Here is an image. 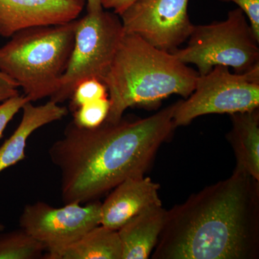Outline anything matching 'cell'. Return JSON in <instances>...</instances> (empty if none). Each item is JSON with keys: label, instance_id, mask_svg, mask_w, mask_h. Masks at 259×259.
<instances>
[{"label": "cell", "instance_id": "1", "mask_svg": "<svg viewBox=\"0 0 259 259\" xmlns=\"http://www.w3.org/2000/svg\"><path fill=\"white\" fill-rule=\"evenodd\" d=\"M177 105L144 119L105 120L93 128L70 122L49 151L60 170L64 203L97 201L127 179L144 176L158 148L176 129Z\"/></svg>", "mask_w": 259, "mask_h": 259}, {"label": "cell", "instance_id": "2", "mask_svg": "<svg viewBox=\"0 0 259 259\" xmlns=\"http://www.w3.org/2000/svg\"><path fill=\"white\" fill-rule=\"evenodd\" d=\"M153 259H256L259 181L231 177L166 210Z\"/></svg>", "mask_w": 259, "mask_h": 259}, {"label": "cell", "instance_id": "3", "mask_svg": "<svg viewBox=\"0 0 259 259\" xmlns=\"http://www.w3.org/2000/svg\"><path fill=\"white\" fill-rule=\"evenodd\" d=\"M199 76L172 53L125 32L102 81L110 96L105 121L117 122L128 107L156 103L172 95L187 98Z\"/></svg>", "mask_w": 259, "mask_h": 259}, {"label": "cell", "instance_id": "4", "mask_svg": "<svg viewBox=\"0 0 259 259\" xmlns=\"http://www.w3.org/2000/svg\"><path fill=\"white\" fill-rule=\"evenodd\" d=\"M77 20L19 30L0 48V70L30 102L57 91L74 48Z\"/></svg>", "mask_w": 259, "mask_h": 259}, {"label": "cell", "instance_id": "5", "mask_svg": "<svg viewBox=\"0 0 259 259\" xmlns=\"http://www.w3.org/2000/svg\"><path fill=\"white\" fill-rule=\"evenodd\" d=\"M188 39L185 49L171 53L184 64L195 65L199 76L218 65L243 74L259 64V39L241 8L230 11L223 21L194 25Z\"/></svg>", "mask_w": 259, "mask_h": 259}, {"label": "cell", "instance_id": "6", "mask_svg": "<svg viewBox=\"0 0 259 259\" xmlns=\"http://www.w3.org/2000/svg\"><path fill=\"white\" fill-rule=\"evenodd\" d=\"M125 34L120 17L113 12L88 13L77 20L74 48L67 69L51 101L62 103L71 98L83 80L102 81L110 69Z\"/></svg>", "mask_w": 259, "mask_h": 259}, {"label": "cell", "instance_id": "7", "mask_svg": "<svg viewBox=\"0 0 259 259\" xmlns=\"http://www.w3.org/2000/svg\"><path fill=\"white\" fill-rule=\"evenodd\" d=\"M259 107V64L243 74H232L227 66H214L199 76L193 93L177 102L175 127L189 125L200 116L250 111Z\"/></svg>", "mask_w": 259, "mask_h": 259}, {"label": "cell", "instance_id": "8", "mask_svg": "<svg viewBox=\"0 0 259 259\" xmlns=\"http://www.w3.org/2000/svg\"><path fill=\"white\" fill-rule=\"evenodd\" d=\"M100 208L98 200L83 206L76 202L65 204L59 208L37 202L24 207L19 224L21 229L45 245L47 250L57 249L74 243L100 226Z\"/></svg>", "mask_w": 259, "mask_h": 259}, {"label": "cell", "instance_id": "9", "mask_svg": "<svg viewBox=\"0 0 259 259\" xmlns=\"http://www.w3.org/2000/svg\"><path fill=\"white\" fill-rule=\"evenodd\" d=\"M188 4L189 0H136L120 15L124 31L173 52L193 30Z\"/></svg>", "mask_w": 259, "mask_h": 259}, {"label": "cell", "instance_id": "10", "mask_svg": "<svg viewBox=\"0 0 259 259\" xmlns=\"http://www.w3.org/2000/svg\"><path fill=\"white\" fill-rule=\"evenodd\" d=\"M86 0H0V35L10 37L31 27L76 20Z\"/></svg>", "mask_w": 259, "mask_h": 259}, {"label": "cell", "instance_id": "11", "mask_svg": "<svg viewBox=\"0 0 259 259\" xmlns=\"http://www.w3.org/2000/svg\"><path fill=\"white\" fill-rule=\"evenodd\" d=\"M159 189L158 184L144 176L132 177L121 182L101 203L100 225L118 231L140 213L162 205Z\"/></svg>", "mask_w": 259, "mask_h": 259}, {"label": "cell", "instance_id": "12", "mask_svg": "<svg viewBox=\"0 0 259 259\" xmlns=\"http://www.w3.org/2000/svg\"><path fill=\"white\" fill-rule=\"evenodd\" d=\"M21 110L23 116L18 127L0 147V172L25 159L27 141L34 131L68 114L66 107L51 100L38 106L28 102Z\"/></svg>", "mask_w": 259, "mask_h": 259}, {"label": "cell", "instance_id": "13", "mask_svg": "<svg viewBox=\"0 0 259 259\" xmlns=\"http://www.w3.org/2000/svg\"><path fill=\"white\" fill-rule=\"evenodd\" d=\"M166 209L155 206L135 216L118 232L122 259H148L157 243L164 224Z\"/></svg>", "mask_w": 259, "mask_h": 259}, {"label": "cell", "instance_id": "14", "mask_svg": "<svg viewBox=\"0 0 259 259\" xmlns=\"http://www.w3.org/2000/svg\"><path fill=\"white\" fill-rule=\"evenodd\" d=\"M232 129L228 135L236 158V168L259 181L258 108L231 115Z\"/></svg>", "mask_w": 259, "mask_h": 259}, {"label": "cell", "instance_id": "15", "mask_svg": "<svg viewBox=\"0 0 259 259\" xmlns=\"http://www.w3.org/2000/svg\"><path fill=\"white\" fill-rule=\"evenodd\" d=\"M46 259H122V246L117 231L100 226L71 244L47 250Z\"/></svg>", "mask_w": 259, "mask_h": 259}, {"label": "cell", "instance_id": "16", "mask_svg": "<svg viewBox=\"0 0 259 259\" xmlns=\"http://www.w3.org/2000/svg\"><path fill=\"white\" fill-rule=\"evenodd\" d=\"M45 245L20 230L0 233V259L41 258Z\"/></svg>", "mask_w": 259, "mask_h": 259}, {"label": "cell", "instance_id": "17", "mask_svg": "<svg viewBox=\"0 0 259 259\" xmlns=\"http://www.w3.org/2000/svg\"><path fill=\"white\" fill-rule=\"evenodd\" d=\"M110 102L107 97L85 104L74 112L73 122L79 127L93 128L106 120Z\"/></svg>", "mask_w": 259, "mask_h": 259}, {"label": "cell", "instance_id": "18", "mask_svg": "<svg viewBox=\"0 0 259 259\" xmlns=\"http://www.w3.org/2000/svg\"><path fill=\"white\" fill-rule=\"evenodd\" d=\"M107 94L106 86L100 80L95 78L83 80L77 85L70 98V110L74 112L85 104L107 97Z\"/></svg>", "mask_w": 259, "mask_h": 259}, {"label": "cell", "instance_id": "19", "mask_svg": "<svg viewBox=\"0 0 259 259\" xmlns=\"http://www.w3.org/2000/svg\"><path fill=\"white\" fill-rule=\"evenodd\" d=\"M28 102L26 97L19 95L0 103V139L8 123Z\"/></svg>", "mask_w": 259, "mask_h": 259}, {"label": "cell", "instance_id": "20", "mask_svg": "<svg viewBox=\"0 0 259 259\" xmlns=\"http://www.w3.org/2000/svg\"><path fill=\"white\" fill-rule=\"evenodd\" d=\"M225 3H233L241 8L251 25L255 36L259 39V0H219Z\"/></svg>", "mask_w": 259, "mask_h": 259}, {"label": "cell", "instance_id": "21", "mask_svg": "<svg viewBox=\"0 0 259 259\" xmlns=\"http://www.w3.org/2000/svg\"><path fill=\"white\" fill-rule=\"evenodd\" d=\"M18 86L0 70V103L19 95Z\"/></svg>", "mask_w": 259, "mask_h": 259}, {"label": "cell", "instance_id": "22", "mask_svg": "<svg viewBox=\"0 0 259 259\" xmlns=\"http://www.w3.org/2000/svg\"><path fill=\"white\" fill-rule=\"evenodd\" d=\"M136 0H103L102 7L112 12L119 16Z\"/></svg>", "mask_w": 259, "mask_h": 259}, {"label": "cell", "instance_id": "23", "mask_svg": "<svg viewBox=\"0 0 259 259\" xmlns=\"http://www.w3.org/2000/svg\"><path fill=\"white\" fill-rule=\"evenodd\" d=\"M88 5V13H97L103 10L102 7V1L103 0H86Z\"/></svg>", "mask_w": 259, "mask_h": 259}, {"label": "cell", "instance_id": "24", "mask_svg": "<svg viewBox=\"0 0 259 259\" xmlns=\"http://www.w3.org/2000/svg\"><path fill=\"white\" fill-rule=\"evenodd\" d=\"M5 230V226L1 222H0V232L3 231Z\"/></svg>", "mask_w": 259, "mask_h": 259}]
</instances>
